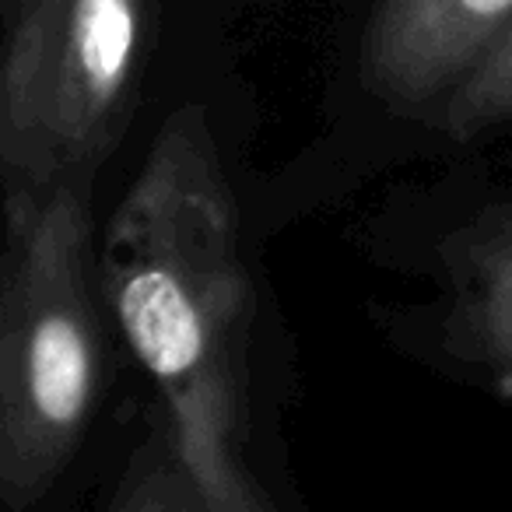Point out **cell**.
<instances>
[{
  "label": "cell",
  "mask_w": 512,
  "mask_h": 512,
  "mask_svg": "<svg viewBox=\"0 0 512 512\" xmlns=\"http://www.w3.org/2000/svg\"><path fill=\"white\" fill-rule=\"evenodd\" d=\"M99 288L162 393L207 512L274 509L246 467L253 288L239 207L200 106L158 127L109 218Z\"/></svg>",
  "instance_id": "obj_1"
},
{
  "label": "cell",
  "mask_w": 512,
  "mask_h": 512,
  "mask_svg": "<svg viewBox=\"0 0 512 512\" xmlns=\"http://www.w3.org/2000/svg\"><path fill=\"white\" fill-rule=\"evenodd\" d=\"M0 502L36 505L74 460L99 397L102 327L88 186L4 197Z\"/></svg>",
  "instance_id": "obj_2"
},
{
  "label": "cell",
  "mask_w": 512,
  "mask_h": 512,
  "mask_svg": "<svg viewBox=\"0 0 512 512\" xmlns=\"http://www.w3.org/2000/svg\"><path fill=\"white\" fill-rule=\"evenodd\" d=\"M148 15V0H22L0 74L4 197L92 183L134 113Z\"/></svg>",
  "instance_id": "obj_3"
},
{
  "label": "cell",
  "mask_w": 512,
  "mask_h": 512,
  "mask_svg": "<svg viewBox=\"0 0 512 512\" xmlns=\"http://www.w3.org/2000/svg\"><path fill=\"white\" fill-rule=\"evenodd\" d=\"M509 36L512 0H379L362 74L397 109L446 106Z\"/></svg>",
  "instance_id": "obj_4"
},
{
  "label": "cell",
  "mask_w": 512,
  "mask_h": 512,
  "mask_svg": "<svg viewBox=\"0 0 512 512\" xmlns=\"http://www.w3.org/2000/svg\"><path fill=\"white\" fill-rule=\"evenodd\" d=\"M456 341L512 390V211L470 225L453 246Z\"/></svg>",
  "instance_id": "obj_5"
},
{
  "label": "cell",
  "mask_w": 512,
  "mask_h": 512,
  "mask_svg": "<svg viewBox=\"0 0 512 512\" xmlns=\"http://www.w3.org/2000/svg\"><path fill=\"white\" fill-rule=\"evenodd\" d=\"M512 120V36L505 46L442 106V127L453 137H474L481 130Z\"/></svg>",
  "instance_id": "obj_6"
}]
</instances>
